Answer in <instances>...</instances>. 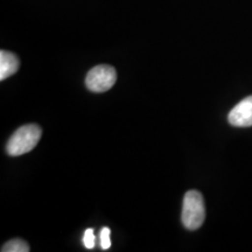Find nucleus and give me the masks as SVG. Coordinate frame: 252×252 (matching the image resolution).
I'll return each instance as SVG.
<instances>
[{"label":"nucleus","instance_id":"obj_1","mask_svg":"<svg viewBox=\"0 0 252 252\" xmlns=\"http://www.w3.org/2000/svg\"><path fill=\"white\" fill-rule=\"evenodd\" d=\"M41 135H42V130L39 125L27 124L21 126L9 138L6 145V151L11 157L23 156L35 149Z\"/></svg>","mask_w":252,"mask_h":252},{"label":"nucleus","instance_id":"obj_2","mask_svg":"<svg viewBox=\"0 0 252 252\" xmlns=\"http://www.w3.org/2000/svg\"><path fill=\"white\" fill-rule=\"evenodd\" d=\"M206 219V206L202 194L197 190L186 193L182 207L181 220L186 229L196 230L203 224Z\"/></svg>","mask_w":252,"mask_h":252},{"label":"nucleus","instance_id":"obj_3","mask_svg":"<svg viewBox=\"0 0 252 252\" xmlns=\"http://www.w3.org/2000/svg\"><path fill=\"white\" fill-rule=\"evenodd\" d=\"M117 80L116 69L108 64H100L89 70L86 78L87 88L93 93H104L115 86Z\"/></svg>","mask_w":252,"mask_h":252},{"label":"nucleus","instance_id":"obj_4","mask_svg":"<svg viewBox=\"0 0 252 252\" xmlns=\"http://www.w3.org/2000/svg\"><path fill=\"white\" fill-rule=\"evenodd\" d=\"M228 121L236 127H249L252 126V96L241 100L229 112Z\"/></svg>","mask_w":252,"mask_h":252},{"label":"nucleus","instance_id":"obj_5","mask_svg":"<svg viewBox=\"0 0 252 252\" xmlns=\"http://www.w3.org/2000/svg\"><path fill=\"white\" fill-rule=\"evenodd\" d=\"M19 59L13 53L7 50L0 52V80L4 81L12 75H14L19 69Z\"/></svg>","mask_w":252,"mask_h":252},{"label":"nucleus","instance_id":"obj_6","mask_svg":"<svg viewBox=\"0 0 252 252\" xmlns=\"http://www.w3.org/2000/svg\"><path fill=\"white\" fill-rule=\"evenodd\" d=\"M30 250V245L20 238L12 239L2 245L1 248L2 252H28Z\"/></svg>","mask_w":252,"mask_h":252},{"label":"nucleus","instance_id":"obj_7","mask_svg":"<svg viewBox=\"0 0 252 252\" xmlns=\"http://www.w3.org/2000/svg\"><path fill=\"white\" fill-rule=\"evenodd\" d=\"M100 247L103 250H108L111 247V241H110V229L103 228L100 231Z\"/></svg>","mask_w":252,"mask_h":252},{"label":"nucleus","instance_id":"obj_8","mask_svg":"<svg viewBox=\"0 0 252 252\" xmlns=\"http://www.w3.org/2000/svg\"><path fill=\"white\" fill-rule=\"evenodd\" d=\"M94 241H96V238H94V229H87L86 232H84V236H83V243L86 245L87 249H94Z\"/></svg>","mask_w":252,"mask_h":252}]
</instances>
